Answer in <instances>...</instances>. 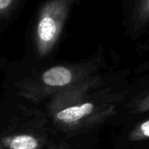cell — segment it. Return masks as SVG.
I'll list each match as a JSON object with an SVG mask.
<instances>
[{"label": "cell", "instance_id": "cell-1", "mask_svg": "<svg viewBox=\"0 0 149 149\" xmlns=\"http://www.w3.org/2000/svg\"><path fill=\"white\" fill-rule=\"evenodd\" d=\"M79 0H47L38 13L34 30L37 54L47 55L57 43L74 6Z\"/></svg>", "mask_w": 149, "mask_h": 149}, {"label": "cell", "instance_id": "cell-2", "mask_svg": "<svg viewBox=\"0 0 149 149\" xmlns=\"http://www.w3.org/2000/svg\"><path fill=\"white\" fill-rule=\"evenodd\" d=\"M23 127L20 120L13 116L0 130V149H40V138Z\"/></svg>", "mask_w": 149, "mask_h": 149}, {"label": "cell", "instance_id": "cell-3", "mask_svg": "<svg viewBox=\"0 0 149 149\" xmlns=\"http://www.w3.org/2000/svg\"><path fill=\"white\" fill-rule=\"evenodd\" d=\"M40 80L46 87H63L72 82L73 74L71 70L66 67L55 66L45 70L41 74Z\"/></svg>", "mask_w": 149, "mask_h": 149}, {"label": "cell", "instance_id": "cell-4", "mask_svg": "<svg viewBox=\"0 0 149 149\" xmlns=\"http://www.w3.org/2000/svg\"><path fill=\"white\" fill-rule=\"evenodd\" d=\"M94 108L95 105L90 102L63 108L55 113V119L64 124H74L91 114Z\"/></svg>", "mask_w": 149, "mask_h": 149}, {"label": "cell", "instance_id": "cell-5", "mask_svg": "<svg viewBox=\"0 0 149 149\" xmlns=\"http://www.w3.org/2000/svg\"><path fill=\"white\" fill-rule=\"evenodd\" d=\"M132 15L133 26L137 28L149 23V0H137Z\"/></svg>", "mask_w": 149, "mask_h": 149}, {"label": "cell", "instance_id": "cell-6", "mask_svg": "<svg viewBox=\"0 0 149 149\" xmlns=\"http://www.w3.org/2000/svg\"><path fill=\"white\" fill-rule=\"evenodd\" d=\"M19 4L20 0H0V26L12 18Z\"/></svg>", "mask_w": 149, "mask_h": 149}, {"label": "cell", "instance_id": "cell-7", "mask_svg": "<svg viewBox=\"0 0 149 149\" xmlns=\"http://www.w3.org/2000/svg\"><path fill=\"white\" fill-rule=\"evenodd\" d=\"M130 139L133 141L149 139V119L134 128L130 134Z\"/></svg>", "mask_w": 149, "mask_h": 149}, {"label": "cell", "instance_id": "cell-8", "mask_svg": "<svg viewBox=\"0 0 149 149\" xmlns=\"http://www.w3.org/2000/svg\"><path fill=\"white\" fill-rule=\"evenodd\" d=\"M141 107L143 108V110H144V111H145V110L149 109V100H148V101H146V102H145V104H144Z\"/></svg>", "mask_w": 149, "mask_h": 149}]
</instances>
